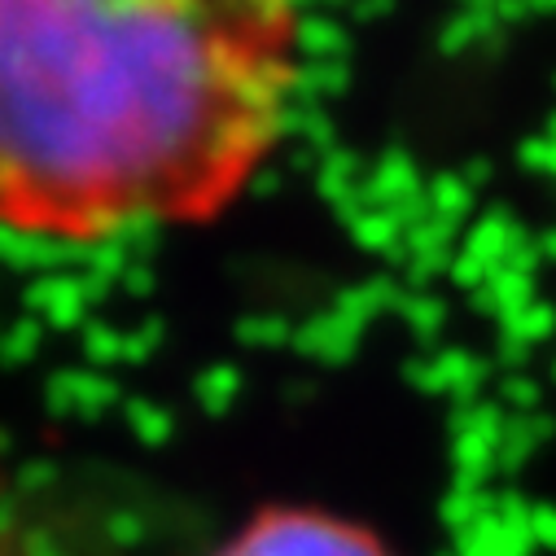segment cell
Wrapping results in <instances>:
<instances>
[{"label":"cell","mask_w":556,"mask_h":556,"mask_svg":"<svg viewBox=\"0 0 556 556\" xmlns=\"http://www.w3.org/2000/svg\"><path fill=\"white\" fill-rule=\"evenodd\" d=\"M303 0H0V250L211 228L303 110Z\"/></svg>","instance_id":"obj_1"},{"label":"cell","mask_w":556,"mask_h":556,"mask_svg":"<svg viewBox=\"0 0 556 556\" xmlns=\"http://www.w3.org/2000/svg\"><path fill=\"white\" fill-rule=\"evenodd\" d=\"M0 556H36L31 552V543L23 539V530H18V521H14V513L0 504Z\"/></svg>","instance_id":"obj_3"},{"label":"cell","mask_w":556,"mask_h":556,"mask_svg":"<svg viewBox=\"0 0 556 556\" xmlns=\"http://www.w3.org/2000/svg\"><path fill=\"white\" fill-rule=\"evenodd\" d=\"M206 556H403L368 521L325 504H263Z\"/></svg>","instance_id":"obj_2"}]
</instances>
